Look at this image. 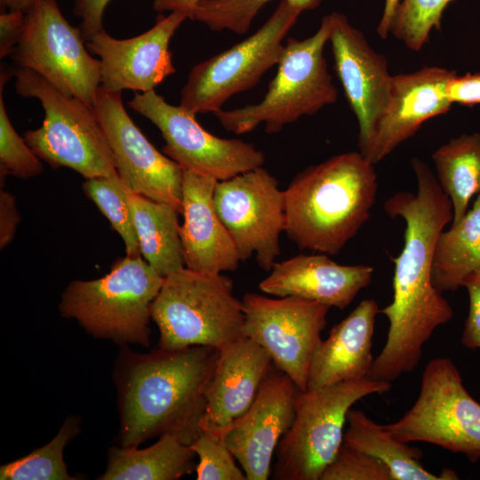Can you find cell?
Listing matches in <instances>:
<instances>
[{"label": "cell", "mask_w": 480, "mask_h": 480, "mask_svg": "<svg viewBox=\"0 0 480 480\" xmlns=\"http://www.w3.org/2000/svg\"><path fill=\"white\" fill-rule=\"evenodd\" d=\"M81 420L68 416L56 436L44 446L0 467L1 480H75L68 472L63 452L80 432Z\"/></svg>", "instance_id": "29"}, {"label": "cell", "mask_w": 480, "mask_h": 480, "mask_svg": "<svg viewBox=\"0 0 480 480\" xmlns=\"http://www.w3.org/2000/svg\"><path fill=\"white\" fill-rule=\"evenodd\" d=\"M390 388L389 382L364 377L299 391L294 420L276 450L273 478L320 480L343 443V428L351 406Z\"/></svg>", "instance_id": "8"}, {"label": "cell", "mask_w": 480, "mask_h": 480, "mask_svg": "<svg viewBox=\"0 0 480 480\" xmlns=\"http://www.w3.org/2000/svg\"><path fill=\"white\" fill-rule=\"evenodd\" d=\"M447 95L452 104L468 107L480 104V72L456 74L447 84Z\"/></svg>", "instance_id": "38"}, {"label": "cell", "mask_w": 480, "mask_h": 480, "mask_svg": "<svg viewBox=\"0 0 480 480\" xmlns=\"http://www.w3.org/2000/svg\"><path fill=\"white\" fill-rule=\"evenodd\" d=\"M380 308L374 299L362 300L326 340H320L312 355L307 389L368 376L375 319Z\"/></svg>", "instance_id": "23"}, {"label": "cell", "mask_w": 480, "mask_h": 480, "mask_svg": "<svg viewBox=\"0 0 480 480\" xmlns=\"http://www.w3.org/2000/svg\"><path fill=\"white\" fill-rule=\"evenodd\" d=\"M219 351L191 346L137 353L122 345L114 367L119 444L139 446L171 434L190 445L202 433L206 388Z\"/></svg>", "instance_id": "2"}, {"label": "cell", "mask_w": 480, "mask_h": 480, "mask_svg": "<svg viewBox=\"0 0 480 480\" xmlns=\"http://www.w3.org/2000/svg\"><path fill=\"white\" fill-rule=\"evenodd\" d=\"M12 76L1 68L0 79V179L7 175L30 179L40 175L44 170L41 159L20 137L9 119L3 99V86Z\"/></svg>", "instance_id": "32"}, {"label": "cell", "mask_w": 480, "mask_h": 480, "mask_svg": "<svg viewBox=\"0 0 480 480\" xmlns=\"http://www.w3.org/2000/svg\"><path fill=\"white\" fill-rule=\"evenodd\" d=\"M320 480H394L388 468L377 458L344 442Z\"/></svg>", "instance_id": "35"}, {"label": "cell", "mask_w": 480, "mask_h": 480, "mask_svg": "<svg viewBox=\"0 0 480 480\" xmlns=\"http://www.w3.org/2000/svg\"><path fill=\"white\" fill-rule=\"evenodd\" d=\"M20 215L16 197L12 193L0 190V249H4L14 238Z\"/></svg>", "instance_id": "40"}, {"label": "cell", "mask_w": 480, "mask_h": 480, "mask_svg": "<svg viewBox=\"0 0 480 480\" xmlns=\"http://www.w3.org/2000/svg\"><path fill=\"white\" fill-rule=\"evenodd\" d=\"M334 68L359 127L358 147L370 138L388 101L392 76L384 55L342 13H331Z\"/></svg>", "instance_id": "19"}, {"label": "cell", "mask_w": 480, "mask_h": 480, "mask_svg": "<svg viewBox=\"0 0 480 480\" xmlns=\"http://www.w3.org/2000/svg\"><path fill=\"white\" fill-rule=\"evenodd\" d=\"M480 268V194L459 223L442 231L436 238L431 277L441 292H455L463 279Z\"/></svg>", "instance_id": "26"}, {"label": "cell", "mask_w": 480, "mask_h": 480, "mask_svg": "<svg viewBox=\"0 0 480 480\" xmlns=\"http://www.w3.org/2000/svg\"><path fill=\"white\" fill-rule=\"evenodd\" d=\"M164 280L142 256L125 255L100 278L69 283L59 311L95 338L148 348L151 305Z\"/></svg>", "instance_id": "4"}, {"label": "cell", "mask_w": 480, "mask_h": 480, "mask_svg": "<svg viewBox=\"0 0 480 480\" xmlns=\"http://www.w3.org/2000/svg\"><path fill=\"white\" fill-rule=\"evenodd\" d=\"M411 163L417 192H396L383 204L388 216L404 220V241L399 255L392 258L393 300L380 311L389 323L387 340L367 377L389 383L416 368L424 344L453 316L431 277L435 244L452 221V204L429 166L418 157Z\"/></svg>", "instance_id": "1"}, {"label": "cell", "mask_w": 480, "mask_h": 480, "mask_svg": "<svg viewBox=\"0 0 480 480\" xmlns=\"http://www.w3.org/2000/svg\"><path fill=\"white\" fill-rule=\"evenodd\" d=\"M111 0H73V14L80 20L79 28L85 42L104 29L103 17Z\"/></svg>", "instance_id": "37"}, {"label": "cell", "mask_w": 480, "mask_h": 480, "mask_svg": "<svg viewBox=\"0 0 480 480\" xmlns=\"http://www.w3.org/2000/svg\"><path fill=\"white\" fill-rule=\"evenodd\" d=\"M81 29L56 0H37L26 12L21 38L11 58L61 92L92 107L100 86V62L84 44Z\"/></svg>", "instance_id": "11"}, {"label": "cell", "mask_w": 480, "mask_h": 480, "mask_svg": "<svg viewBox=\"0 0 480 480\" xmlns=\"http://www.w3.org/2000/svg\"><path fill=\"white\" fill-rule=\"evenodd\" d=\"M213 202L241 261L255 254L259 266L271 270L286 224L284 190L277 180L261 166L220 180Z\"/></svg>", "instance_id": "14"}, {"label": "cell", "mask_w": 480, "mask_h": 480, "mask_svg": "<svg viewBox=\"0 0 480 480\" xmlns=\"http://www.w3.org/2000/svg\"><path fill=\"white\" fill-rule=\"evenodd\" d=\"M271 0H200L189 19L213 31L224 29L237 35L248 31L259 12ZM301 12L319 6L322 0H287Z\"/></svg>", "instance_id": "31"}, {"label": "cell", "mask_w": 480, "mask_h": 480, "mask_svg": "<svg viewBox=\"0 0 480 480\" xmlns=\"http://www.w3.org/2000/svg\"><path fill=\"white\" fill-rule=\"evenodd\" d=\"M129 203L143 259L163 277L185 268L179 214L174 207L129 190Z\"/></svg>", "instance_id": "25"}, {"label": "cell", "mask_w": 480, "mask_h": 480, "mask_svg": "<svg viewBox=\"0 0 480 480\" xmlns=\"http://www.w3.org/2000/svg\"><path fill=\"white\" fill-rule=\"evenodd\" d=\"M182 171L184 221L180 236L185 267L203 274L236 270L241 260L213 202L219 180L193 170Z\"/></svg>", "instance_id": "20"}, {"label": "cell", "mask_w": 480, "mask_h": 480, "mask_svg": "<svg viewBox=\"0 0 480 480\" xmlns=\"http://www.w3.org/2000/svg\"><path fill=\"white\" fill-rule=\"evenodd\" d=\"M37 0H1V8L26 12Z\"/></svg>", "instance_id": "43"}, {"label": "cell", "mask_w": 480, "mask_h": 480, "mask_svg": "<svg viewBox=\"0 0 480 480\" xmlns=\"http://www.w3.org/2000/svg\"><path fill=\"white\" fill-rule=\"evenodd\" d=\"M150 314L163 349H220L244 337L242 300L233 293L232 280L221 273L203 274L185 267L164 277Z\"/></svg>", "instance_id": "6"}, {"label": "cell", "mask_w": 480, "mask_h": 480, "mask_svg": "<svg viewBox=\"0 0 480 480\" xmlns=\"http://www.w3.org/2000/svg\"><path fill=\"white\" fill-rule=\"evenodd\" d=\"M301 12L282 0L256 32L196 64L181 88L180 106L195 116L214 114L231 97L254 86L279 63L284 51L283 41Z\"/></svg>", "instance_id": "9"}, {"label": "cell", "mask_w": 480, "mask_h": 480, "mask_svg": "<svg viewBox=\"0 0 480 480\" xmlns=\"http://www.w3.org/2000/svg\"><path fill=\"white\" fill-rule=\"evenodd\" d=\"M121 95L100 86L92 105L118 175L132 192L182 213L181 167L150 143L128 115Z\"/></svg>", "instance_id": "15"}, {"label": "cell", "mask_w": 480, "mask_h": 480, "mask_svg": "<svg viewBox=\"0 0 480 480\" xmlns=\"http://www.w3.org/2000/svg\"><path fill=\"white\" fill-rule=\"evenodd\" d=\"M377 192L374 164L360 152L332 156L284 190V232L301 250L336 255L369 220Z\"/></svg>", "instance_id": "3"}, {"label": "cell", "mask_w": 480, "mask_h": 480, "mask_svg": "<svg viewBox=\"0 0 480 480\" xmlns=\"http://www.w3.org/2000/svg\"><path fill=\"white\" fill-rule=\"evenodd\" d=\"M348 429L343 442L382 461L394 480H442L420 462L422 452L392 436L383 426L374 422L359 410L349 409Z\"/></svg>", "instance_id": "27"}, {"label": "cell", "mask_w": 480, "mask_h": 480, "mask_svg": "<svg viewBox=\"0 0 480 480\" xmlns=\"http://www.w3.org/2000/svg\"><path fill=\"white\" fill-rule=\"evenodd\" d=\"M128 106L155 124L165 144L164 153L182 170L225 180L261 167L264 154L238 139H223L204 130L196 116L173 106L156 92H136Z\"/></svg>", "instance_id": "13"}, {"label": "cell", "mask_w": 480, "mask_h": 480, "mask_svg": "<svg viewBox=\"0 0 480 480\" xmlns=\"http://www.w3.org/2000/svg\"><path fill=\"white\" fill-rule=\"evenodd\" d=\"M200 0H154L153 9L157 12H183L189 16Z\"/></svg>", "instance_id": "42"}, {"label": "cell", "mask_w": 480, "mask_h": 480, "mask_svg": "<svg viewBox=\"0 0 480 480\" xmlns=\"http://www.w3.org/2000/svg\"><path fill=\"white\" fill-rule=\"evenodd\" d=\"M452 0H404L392 29L394 36L418 52L428 43L431 30L441 29L445 8Z\"/></svg>", "instance_id": "33"}, {"label": "cell", "mask_w": 480, "mask_h": 480, "mask_svg": "<svg viewBox=\"0 0 480 480\" xmlns=\"http://www.w3.org/2000/svg\"><path fill=\"white\" fill-rule=\"evenodd\" d=\"M383 428L404 443L424 442L480 460V404L466 389L454 363L430 360L424 369L419 396L397 421Z\"/></svg>", "instance_id": "10"}, {"label": "cell", "mask_w": 480, "mask_h": 480, "mask_svg": "<svg viewBox=\"0 0 480 480\" xmlns=\"http://www.w3.org/2000/svg\"><path fill=\"white\" fill-rule=\"evenodd\" d=\"M188 19L183 12L160 14L156 23L142 34L116 39L105 29L86 42L88 51L99 57L100 87L108 92L124 90L147 92L176 72L170 42Z\"/></svg>", "instance_id": "16"}, {"label": "cell", "mask_w": 480, "mask_h": 480, "mask_svg": "<svg viewBox=\"0 0 480 480\" xmlns=\"http://www.w3.org/2000/svg\"><path fill=\"white\" fill-rule=\"evenodd\" d=\"M469 298V308L460 342L468 349H480V268L462 281Z\"/></svg>", "instance_id": "36"}, {"label": "cell", "mask_w": 480, "mask_h": 480, "mask_svg": "<svg viewBox=\"0 0 480 480\" xmlns=\"http://www.w3.org/2000/svg\"><path fill=\"white\" fill-rule=\"evenodd\" d=\"M454 70L426 66L392 76L388 104L364 147L362 156L375 164L411 138L428 119L445 114L452 103L447 84Z\"/></svg>", "instance_id": "18"}, {"label": "cell", "mask_w": 480, "mask_h": 480, "mask_svg": "<svg viewBox=\"0 0 480 480\" xmlns=\"http://www.w3.org/2000/svg\"><path fill=\"white\" fill-rule=\"evenodd\" d=\"M196 454L175 436L164 434L145 449L112 446L99 480H176L191 474Z\"/></svg>", "instance_id": "24"}, {"label": "cell", "mask_w": 480, "mask_h": 480, "mask_svg": "<svg viewBox=\"0 0 480 480\" xmlns=\"http://www.w3.org/2000/svg\"><path fill=\"white\" fill-rule=\"evenodd\" d=\"M258 343L244 337L220 349L206 388V408L201 428L223 433L253 403L272 366Z\"/></svg>", "instance_id": "21"}, {"label": "cell", "mask_w": 480, "mask_h": 480, "mask_svg": "<svg viewBox=\"0 0 480 480\" xmlns=\"http://www.w3.org/2000/svg\"><path fill=\"white\" fill-rule=\"evenodd\" d=\"M299 391L272 364L252 405L220 434L247 480L269 477L275 451L294 420Z\"/></svg>", "instance_id": "17"}, {"label": "cell", "mask_w": 480, "mask_h": 480, "mask_svg": "<svg viewBox=\"0 0 480 480\" xmlns=\"http://www.w3.org/2000/svg\"><path fill=\"white\" fill-rule=\"evenodd\" d=\"M83 190L122 237L126 256H141L129 203L130 188L118 173L108 177L85 179Z\"/></svg>", "instance_id": "30"}, {"label": "cell", "mask_w": 480, "mask_h": 480, "mask_svg": "<svg viewBox=\"0 0 480 480\" xmlns=\"http://www.w3.org/2000/svg\"><path fill=\"white\" fill-rule=\"evenodd\" d=\"M404 0H385L381 19L377 27V33L386 39L392 33L396 20Z\"/></svg>", "instance_id": "41"}, {"label": "cell", "mask_w": 480, "mask_h": 480, "mask_svg": "<svg viewBox=\"0 0 480 480\" xmlns=\"http://www.w3.org/2000/svg\"><path fill=\"white\" fill-rule=\"evenodd\" d=\"M436 179L452 204V226L468 211L472 197L480 194V133L461 134L432 154Z\"/></svg>", "instance_id": "28"}, {"label": "cell", "mask_w": 480, "mask_h": 480, "mask_svg": "<svg viewBox=\"0 0 480 480\" xmlns=\"http://www.w3.org/2000/svg\"><path fill=\"white\" fill-rule=\"evenodd\" d=\"M25 12L4 11L0 14V58L11 54L18 45L24 29Z\"/></svg>", "instance_id": "39"}, {"label": "cell", "mask_w": 480, "mask_h": 480, "mask_svg": "<svg viewBox=\"0 0 480 480\" xmlns=\"http://www.w3.org/2000/svg\"><path fill=\"white\" fill-rule=\"evenodd\" d=\"M331 29L329 14L322 18L319 28L311 36L288 38L277 73L263 99L256 104L215 112L221 126L240 135L264 124L266 132L277 133L301 116L314 115L333 104L338 91L324 56Z\"/></svg>", "instance_id": "5"}, {"label": "cell", "mask_w": 480, "mask_h": 480, "mask_svg": "<svg viewBox=\"0 0 480 480\" xmlns=\"http://www.w3.org/2000/svg\"><path fill=\"white\" fill-rule=\"evenodd\" d=\"M259 288L275 297L295 296L339 309L347 308L372 279L369 265H340L327 254H300L276 262Z\"/></svg>", "instance_id": "22"}, {"label": "cell", "mask_w": 480, "mask_h": 480, "mask_svg": "<svg viewBox=\"0 0 480 480\" xmlns=\"http://www.w3.org/2000/svg\"><path fill=\"white\" fill-rule=\"evenodd\" d=\"M15 89L24 98L37 99L44 112L42 125L23 138L52 168H69L85 179L117 174L106 134L92 106L67 95L37 73L17 67Z\"/></svg>", "instance_id": "7"}, {"label": "cell", "mask_w": 480, "mask_h": 480, "mask_svg": "<svg viewBox=\"0 0 480 480\" xmlns=\"http://www.w3.org/2000/svg\"><path fill=\"white\" fill-rule=\"evenodd\" d=\"M189 446L199 459L197 480H247L220 433L203 430Z\"/></svg>", "instance_id": "34"}, {"label": "cell", "mask_w": 480, "mask_h": 480, "mask_svg": "<svg viewBox=\"0 0 480 480\" xmlns=\"http://www.w3.org/2000/svg\"><path fill=\"white\" fill-rule=\"evenodd\" d=\"M243 332L262 347L273 364L306 391L313 352L327 324L329 306L295 296L268 298L246 293L242 299Z\"/></svg>", "instance_id": "12"}]
</instances>
